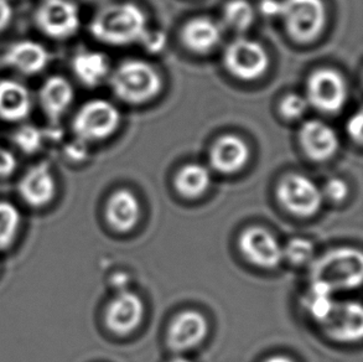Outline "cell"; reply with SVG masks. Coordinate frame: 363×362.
<instances>
[{
    "mask_svg": "<svg viewBox=\"0 0 363 362\" xmlns=\"http://www.w3.org/2000/svg\"><path fill=\"white\" fill-rule=\"evenodd\" d=\"M109 84L123 102L142 104L162 91V79L149 62L127 60L109 75Z\"/></svg>",
    "mask_w": 363,
    "mask_h": 362,
    "instance_id": "3",
    "label": "cell"
},
{
    "mask_svg": "<svg viewBox=\"0 0 363 362\" xmlns=\"http://www.w3.org/2000/svg\"><path fill=\"white\" fill-rule=\"evenodd\" d=\"M362 112L359 111V112L352 114V117L350 118L347 127H346L350 137L352 138L356 142L361 143V141H362Z\"/></svg>",
    "mask_w": 363,
    "mask_h": 362,
    "instance_id": "33",
    "label": "cell"
},
{
    "mask_svg": "<svg viewBox=\"0 0 363 362\" xmlns=\"http://www.w3.org/2000/svg\"><path fill=\"white\" fill-rule=\"evenodd\" d=\"M50 55L43 45L23 40L10 45L5 51L4 64L10 69L28 76L40 74L49 64Z\"/></svg>",
    "mask_w": 363,
    "mask_h": 362,
    "instance_id": "17",
    "label": "cell"
},
{
    "mask_svg": "<svg viewBox=\"0 0 363 362\" xmlns=\"http://www.w3.org/2000/svg\"><path fill=\"white\" fill-rule=\"evenodd\" d=\"M280 204L293 215L310 217L319 212L324 196L319 186L301 174L283 177L277 189Z\"/></svg>",
    "mask_w": 363,
    "mask_h": 362,
    "instance_id": "7",
    "label": "cell"
},
{
    "mask_svg": "<svg viewBox=\"0 0 363 362\" xmlns=\"http://www.w3.org/2000/svg\"><path fill=\"white\" fill-rule=\"evenodd\" d=\"M20 197L31 207H45L56 195V180L49 163L30 168L19 181Z\"/></svg>",
    "mask_w": 363,
    "mask_h": 362,
    "instance_id": "14",
    "label": "cell"
},
{
    "mask_svg": "<svg viewBox=\"0 0 363 362\" xmlns=\"http://www.w3.org/2000/svg\"><path fill=\"white\" fill-rule=\"evenodd\" d=\"M16 158L13 153L0 148V177L11 175L16 169Z\"/></svg>",
    "mask_w": 363,
    "mask_h": 362,
    "instance_id": "32",
    "label": "cell"
},
{
    "mask_svg": "<svg viewBox=\"0 0 363 362\" xmlns=\"http://www.w3.org/2000/svg\"><path fill=\"white\" fill-rule=\"evenodd\" d=\"M21 226L19 209L8 201H0V251L14 243Z\"/></svg>",
    "mask_w": 363,
    "mask_h": 362,
    "instance_id": "24",
    "label": "cell"
},
{
    "mask_svg": "<svg viewBox=\"0 0 363 362\" xmlns=\"http://www.w3.org/2000/svg\"><path fill=\"white\" fill-rule=\"evenodd\" d=\"M182 39L187 49L197 54H205L220 44L221 25L206 16L194 18L184 26Z\"/></svg>",
    "mask_w": 363,
    "mask_h": 362,
    "instance_id": "20",
    "label": "cell"
},
{
    "mask_svg": "<svg viewBox=\"0 0 363 362\" xmlns=\"http://www.w3.org/2000/svg\"><path fill=\"white\" fill-rule=\"evenodd\" d=\"M347 94L344 77L329 67L316 70L306 82V99L320 112L335 114L342 111Z\"/></svg>",
    "mask_w": 363,
    "mask_h": 362,
    "instance_id": "6",
    "label": "cell"
},
{
    "mask_svg": "<svg viewBox=\"0 0 363 362\" xmlns=\"http://www.w3.org/2000/svg\"><path fill=\"white\" fill-rule=\"evenodd\" d=\"M74 76L87 87H99L111 75V64L107 55L99 51H81L72 59Z\"/></svg>",
    "mask_w": 363,
    "mask_h": 362,
    "instance_id": "22",
    "label": "cell"
},
{
    "mask_svg": "<svg viewBox=\"0 0 363 362\" xmlns=\"http://www.w3.org/2000/svg\"><path fill=\"white\" fill-rule=\"evenodd\" d=\"M144 319V303L138 294L129 289L117 293L106 310V323L109 330L118 335L133 333Z\"/></svg>",
    "mask_w": 363,
    "mask_h": 362,
    "instance_id": "13",
    "label": "cell"
},
{
    "mask_svg": "<svg viewBox=\"0 0 363 362\" xmlns=\"http://www.w3.org/2000/svg\"><path fill=\"white\" fill-rule=\"evenodd\" d=\"M128 283H129V278L127 274L117 273L112 277V287L117 289V293L128 290Z\"/></svg>",
    "mask_w": 363,
    "mask_h": 362,
    "instance_id": "37",
    "label": "cell"
},
{
    "mask_svg": "<svg viewBox=\"0 0 363 362\" xmlns=\"http://www.w3.org/2000/svg\"><path fill=\"white\" fill-rule=\"evenodd\" d=\"M323 196L333 202H341L349 195V185L340 177H333L326 181L324 187L321 189Z\"/></svg>",
    "mask_w": 363,
    "mask_h": 362,
    "instance_id": "30",
    "label": "cell"
},
{
    "mask_svg": "<svg viewBox=\"0 0 363 362\" xmlns=\"http://www.w3.org/2000/svg\"><path fill=\"white\" fill-rule=\"evenodd\" d=\"M212 175L208 168L191 163L186 164L177 172L175 187L177 192L185 197L194 199L205 194L211 185Z\"/></svg>",
    "mask_w": 363,
    "mask_h": 362,
    "instance_id": "23",
    "label": "cell"
},
{
    "mask_svg": "<svg viewBox=\"0 0 363 362\" xmlns=\"http://www.w3.org/2000/svg\"><path fill=\"white\" fill-rule=\"evenodd\" d=\"M363 257L354 248H337L313 262L311 284L333 294L337 290L359 288L362 284Z\"/></svg>",
    "mask_w": 363,
    "mask_h": 362,
    "instance_id": "2",
    "label": "cell"
},
{
    "mask_svg": "<svg viewBox=\"0 0 363 362\" xmlns=\"http://www.w3.org/2000/svg\"><path fill=\"white\" fill-rule=\"evenodd\" d=\"M33 108L31 93L26 86L14 79L0 81V118L20 122L29 117Z\"/></svg>",
    "mask_w": 363,
    "mask_h": 362,
    "instance_id": "19",
    "label": "cell"
},
{
    "mask_svg": "<svg viewBox=\"0 0 363 362\" xmlns=\"http://www.w3.org/2000/svg\"><path fill=\"white\" fill-rule=\"evenodd\" d=\"M259 8L267 18H279L281 0H262Z\"/></svg>",
    "mask_w": 363,
    "mask_h": 362,
    "instance_id": "35",
    "label": "cell"
},
{
    "mask_svg": "<svg viewBox=\"0 0 363 362\" xmlns=\"http://www.w3.org/2000/svg\"><path fill=\"white\" fill-rule=\"evenodd\" d=\"M122 121L118 108L106 99L84 103L72 121V131L84 143L99 142L111 137Z\"/></svg>",
    "mask_w": 363,
    "mask_h": 362,
    "instance_id": "5",
    "label": "cell"
},
{
    "mask_svg": "<svg viewBox=\"0 0 363 362\" xmlns=\"http://www.w3.org/2000/svg\"><path fill=\"white\" fill-rule=\"evenodd\" d=\"M167 40V34L160 30L147 29L139 40V43L142 44L144 49L147 50V53L157 54L165 48Z\"/></svg>",
    "mask_w": 363,
    "mask_h": 362,
    "instance_id": "31",
    "label": "cell"
},
{
    "mask_svg": "<svg viewBox=\"0 0 363 362\" xmlns=\"http://www.w3.org/2000/svg\"><path fill=\"white\" fill-rule=\"evenodd\" d=\"M106 215L114 230L119 232L133 230L140 217V205L137 196L124 189L116 191L107 202Z\"/></svg>",
    "mask_w": 363,
    "mask_h": 362,
    "instance_id": "21",
    "label": "cell"
},
{
    "mask_svg": "<svg viewBox=\"0 0 363 362\" xmlns=\"http://www.w3.org/2000/svg\"><path fill=\"white\" fill-rule=\"evenodd\" d=\"M89 1H96V0H89Z\"/></svg>",
    "mask_w": 363,
    "mask_h": 362,
    "instance_id": "40",
    "label": "cell"
},
{
    "mask_svg": "<svg viewBox=\"0 0 363 362\" xmlns=\"http://www.w3.org/2000/svg\"><path fill=\"white\" fill-rule=\"evenodd\" d=\"M240 248L250 263L273 270L284 260L283 246L262 227H250L240 237Z\"/></svg>",
    "mask_w": 363,
    "mask_h": 362,
    "instance_id": "10",
    "label": "cell"
},
{
    "mask_svg": "<svg viewBox=\"0 0 363 362\" xmlns=\"http://www.w3.org/2000/svg\"><path fill=\"white\" fill-rule=\"evenodd\" d=\"M208 330L206 319L195 310L179 314L167 331V344L177 353L196 348L205 340Z\"/></svg>",
    "mask_w": 363,
    "mask_h": 362,
    "instance_id": "15",
    "label": "cell"
},
{
    "mask_svg": "<svg viewBox=\"0 0 363 362\" xmlns=\"http://www.w3.org/2000/svg\"><path fill=\"white\" fill-rule=\"evenodd\" d=\"M299 142L308 158L319 163L334 157L340 147L336 131L320 119H310L300 127Z\"/></svg>",
    "mask_w": 363,
    "mask_h": 362,
    "instance_id": "12",
    "label": "cell"
},
{
    "mask_svg": "<svg viewBox=\"0 0 363 362\" xmlns=\"http://www.w3.org/2000/svg\"><path fill=\"white\" fill-rule=\"evenodd\" d=\"M35 21L45 35L57 40L71 38L81 25L79 8L71 0H44L36 10Z\"/></svg>",
    "mask_w": 363,
    "mask_h": 362,
    "instance_id": "9",
    "label": "cell"
},
{
    "mask_svg": "<svg viewBox=\"0 0 363 362\" xmlns=\"http://www.w3.org/2000/svg\"><path fill=\"white\" fill-rule=\"evenodd\" d=\"M225 24L232 30L243 33L255 21V10L247 0H230L223 8Z\"/></svg>",
    "mask_w": 363,
    "mask_h": 362,
    "instance_id": "26",
    "label": "cell"
},
{
    "mask_svg": "<svg viewBox=\"0 0 363 362\" xmlns=\"http://www.w3.org/2000/svg\"><path fill=\"white\" fill-rule=\"evenodd\" d=\"M72 84L61 76H52L45 81L39 92L40 106L52 123L59 122L74 102Z\"/></svg>",
    "mask_w": 363,
    "mask_h": 362,
    "instance_id": "18",
    "label": "cell"
},
{
    "mask_svg": "<svg viewBox=\"0 0 363 362\" xmlns=\"http://www.w3.org/2000/svg\"><path fill=\"white\" fill-rule=\"evenodd\" d=\"M309 102L299 93H289L280 102V113L286 119H300L309 109Z\"/></svg>",
    "mask_w": 363,
    "mask_h": 362,
    "instance_id": "29",
    "label": "cell"
},
{
    "mask_svg": "<svg viewBox=\"0 0 363 362\" xmlns=\"http://www.w3.org/2000/svg\"><path fill=\"white\" fill-rule=\"evenodd\" d=\"M330 338L342 343H354L362 338L363 312L356 302H335L334 308L324 323L321 324Z\"/></svg>",
    "mask_w": 363,
    "mask_h": 362,
    "instance_id": "11",
    "label": "cell"
},
{
    "mask_svg": "<svg viewBox=\"0 0 363 362\" xmlns=\"http://www.w3.org/2000/svg\"><path fill=\"white\" fill-rule=\"evenodd\" d=\"M147 29L144 11L133 3L107 5L96 13L89 24L94 39L111 46L139 43Z\"/></svg>",
    "mask_w": 363,
    "mask_h": 362,
    "instance_id": "1",
    "label": "cell"
},
{
    "mask_svg": "<svg viewBox=\"0 0 363 362\" xmlns=\"http://www.w3.org/2000/svg\"><path fill=\"white\" fill-rule=\"evenodd\" d=\"M223 62L227 71L236 79L253 81L268 70L269 56L259 43L241 38L227 46Z\"/></svg>",
    "mask_w": 363,
    "mask_h": 362,
    "instance_id": "8",
    "label": "cell"
},
{
    "mask_svg": "<svg viewBox=\"0 0 363 362\" xmlns=\"http://www.w3.org/2000/svg\"><path fill=\"white\" fill-rule=\"evenodd\" d=\"M334 305L333 294L319 285L311 284L309 292L305 297L304 307L310 317L314 319L315 323L319 325L324 323L334 308Z\"/></svg>",
    "mask_w": 363,
    "mask_h": 362,
    "instance_id": "25",
    "label": "cell"
},
{
    "mask_svg": "<svg viewBox=\"0 0 363 362\" xmlns=\"http://www.w3.org/2000/svg\"><path fill=\"white\" fill-rule=\"evenodd\" d=\"M13 142L21 152L26 153V154H34V153L39 152L43 147L44 133L35 126L25 124L14 133Z\"/></svg>",
    "mask_w": 363,
    "mask_h": 362,
    "instance_id": "27",
    "label": "cell"
},
{
    "mask_svg": "<svg viewBox=\"0 0 363 362\" xmlns=\"http://www.w3.org/2000/svg\"><path fill=\"white\" fill-rule=\"evenodd\" d=\"M170 362H191L190 360H187V358H182V356H179V358H172Z\"/></svg>",
    "mask_w": 363,
    "mask_h": 362,
    "instance_id": "39",
    "label": "cell"
},
{
    "mask_svg": "<svg viewBox=\"0 0 363 362\" xmlns=\"http://www.w3.org/2000/svg\"><path fill=\"white\" fill-rule=\"evenodd\" d=\"M14 16V10L9 3V0H0V31L9 26Z\"/></svg>",
    "mask_w": 363,
    "mask_h": 362,
    "instance_id": "36",
    "label": "cell"
},
{
    "mask_svg": "<svg viewBox=\"0 0 363 362\" xmlns=\"http://www.w3.org/2000/svg\"><path fill=\"white\" fill-rule=\"evenodd\" d=\"M265 362H293L290 358H284V356H273V358H268Z\"/></svg>",
    "mask_w": 363,
    "mask_h": 362,
    "instance_id": "38",
    "label": "cell"
},
{
    "mask_svg": "<svg viewBox=\"0 0 363 362\" xmlns=\"http://www.w3.org/2000/svg\"><path fill=\"white\" fill-rule=\"evenodd\" d=\"M250 154V148L241 137L226 134L212 144L210 165L220 174L231 175L245 167Z\"/></svg>",
    "mask_w": 363,
    "mask_h": 362,
    "instance_id": "16",
    "label": "cell"
},
{
    "mask_svg": "<svg viewBox=\"0 0 363 362\" xmlns=\"http://www.w3.org/2000/svg\"><path fill=\"white\" fill-rule=\"evenodd\" d=\"M67 155L71 159H74V162L84 160L86 157L89 155V153H87V143L77 139V142L74 143V144H69V147H67Z\"/></svg>",
    "mask_w": 363,
    "mask_h": 362,
    "instance_id": "34",
    "label": "cell"
},
{
    "mask_svg": "<svg viewBox=\"0 0 363 362\" xmlns=\"http://www.w3.org/2000/svg\"><path fill=\"white\" fill-rule=\"evenodd\" d=\"M279 18L291 39L308 44L323 33L326 8L323 0H281Z\"/></svg>",
    "mask_w": 363,
    "mask_h": 362,
    "instance_id": "4",
    "label": "cell"
},
{
    "mask_svg": "<svg viewBox=\"0 0 363 362\" xmlns=\"http://www.w3.org/2000/svg\"><path fill=\"white\" fill-rule=\"evenodd\" d=\"M284 260H289L291 265H308L314 260V245L304 238H293L283 247Z\"/></svg>",
    "mask_w": 363,
    "mask_h": 362,
    "instance_id": "28",
    "label": "cell"
}]
</instances>
